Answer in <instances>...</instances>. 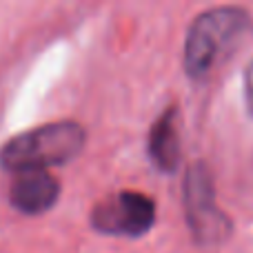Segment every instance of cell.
Masks as SVG:
<instances>
[{
    "mask_svg": "<svg viewBox=\"0 0 253 253\" xmlns=\"http://www.w3.org/2000/svg\"><path fill=\"white\" fill-rule=\"evenodd\" d=\"M87 133L74 120L49 123L13 135L0 149V167L11 173L47 171L71 162L84 147Z\"/></svg>",
    "mask_w": 253,
    "mask_h": 253,
    "instance_id": "6da1fadb",
    "label": "cell"
},
{
    "mask_svg": "<svg viewBox=\"0 0 253 253\" xmlns=\"http://www.w3.org/2000/svg\"><path fill=\"white\" fill-rule=\"evenodd\" d=\"M247 11L238 7H213L191 25L184 44V69L191 78H205L218 58L240 38L247 27Z\"/></svg>",
    "mask_w": 253,
    "mask_h": 253,
    "instance_id": "7a4b0ae2",
    "label": "cell"
},
{
    "mask_svg": "<svg viewBox=\"0 0 253 253\" xmlns=\"http://www.w3.org/2000/svg\"><path fill=\"white\" fill-rule=\"evenodd\" d=\"M182 193L187 222L198 245L213 247L227 240L231 233V220L215 205L213 175L205 162H196L187 169Z\"/></svg>",
    "mask_w": 253,
    "mask_h": 253,
    "instance_id": "3957f363",
    "label": "cell"
},
{
    "mask_svg": "<svg viewBox=\"0 0 253 253\" xmlns=\"http://www.w3.org/2000/svg\"><path fill=\"white\" fill-rule=\"evenodd\" d=\"M156 222V205L149 196L138 191H120L96 205L91 224L105 236L138 238L144 236Z\"/></svg>",
    "mask_w": 253,
    "mask_h": 253,
    "instance_id": "277c9868",
    "label": "cell"
},
{
    "mask_svg": "<svg viewBox=\"0 0 253 253\" xmlns=\"http://www.w3.org/2000/svg\"><path fill=\"white\" fill-rule=\"evenodd\" d=\"M60 182L49 171H25L18 173L9 189L13 209L25 215H40L58 202Z\"/></svg>",
    "mask_w": 253,
    "mask_h": 253,
    "instance_id": "5b68a950",
    "label": "cell"
},
{
    "mask_svg": "<svg viewBox=\"0 0 253 253\" xmlns=\"http://www.w3.org/2000/svg\"><path fill=\"white\" fill-rule=\"evenodd\" d=\"M149 153L151 160L162 171H175L180 165V135L175 126V111L167 109L160 118L153 123L149 133Z\"/></svg>",
    "mask_w": 253,
    "mask_h": 253,
    "instance_id": "8992f818",
    "label": "cell"
},
{
    "mask_svg": "<svg viewBox=\"0 0 253 253\" xmlns=\"http://www.w3.org/2000/svg\"><path fill=\"white\" fill-rule=\"evenodd\" d=\"M247 105H249V111L253 114V60L247 69Z\"/></svg>",
    "mask_w": 253,
    "mask_h": 253,
    "instance_id": "52a82bcc",
    "label": "cell"
}]
</instances>
